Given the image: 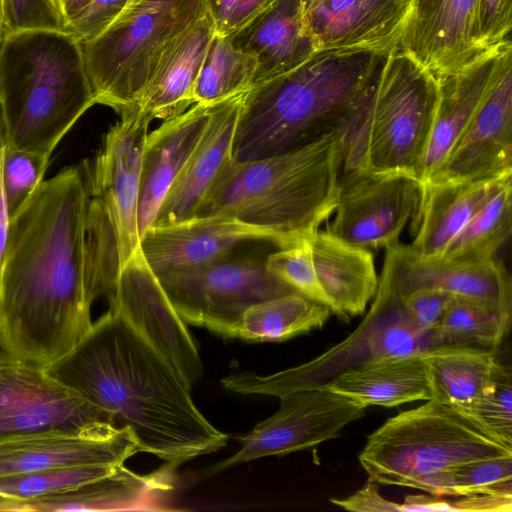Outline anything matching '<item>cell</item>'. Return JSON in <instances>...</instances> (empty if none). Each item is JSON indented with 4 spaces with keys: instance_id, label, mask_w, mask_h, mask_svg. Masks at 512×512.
Instances as JSON below:
<instances>
[{
    "instance_id": "cell-1",
    "label": "cell",
    "mask_w": 512,
    "mask_h": 512,
    "mask_svg": "<svg viewBox=\"0 0 512 512\" xmlns=\"http://www.w3.org/2000/svg\"><path fill=\"white\" fill-rule=\"evenodd\" d=\"M84 162L43 181L10 218L0 291V347L46 367L92 325Z\"/></svg>"
},
{
    "instance_id": "cell-2",
    "label": "cell",
    "mask_w": 512,
    "mask_h": 512,
    "mask_svg": "<svg viewBox=\"0 0 512 512\" xmlns=\"http://www.w3.org/2000/svg\"><path fill=\"white\" fill-rule=\"evenodd\" d=\"M62 386L135 435L140 452L178 466L229 436L196 407L191 386L121 313L109 308L65 355L44 367Z\"/></svg>"
},
{
    "instance_id": "cell-3",
    "label": "cell",
    "mask_w": 512,
    "mask_h": 512,
    "mask_svg": "<svg viewBox=\"0 0 512 512\" xmlns=\"http://www.w3.org/2000/svg\"><path fill=\"white\" fill-rule=\"evenodd\" d=\"M391 52L318 50L288 72L251 87L243 96L232 160L247 162L289 152L347 127Z\"/></svg>"
},
{
    "instance_id": "cell-4",
    "label": "cell",
    "mask_w": 512,
    "mask_h": 512,
    "mask_svg": "<svg viewBox=\"0 0 512 512\" xmlns=\"http://www.w3.org/2000/svg\"><path fill=\"white\" fill-rule=\"evenodd\" d=\"M345 134L346 127L282 154L230 159L196 216H232L277 233L288 246L311 240L336 206Z\"/></svg>"
},
{
    "instance_id": "cell-5",
    "label": "cell",
    "mask_w": 512,
    "mask_h": 512,
    "mask_svg": "<svg viewBox=\"0 0 512 512\" xmlns=\"http://www.w3.org/2000/svg\"><path fill=\"white\" fill-rule=\"evenodd\" d=\"M0 101L8 145L51 156L77 120L96 104L81 44L64 30L4 35Z\"/></svg>"
},
{
    "instance_id": "cell-6",
    "label": "cell",
    "mask_w": 512,
    "mask_h": 512,
    "mask_svg": "<svg viewBox=\"0 0 512 512\" xmlns=\"http://www.w3.org/2000/svg\"><path fill=\"white\" fill-rule=\"evenodd\" d=\"M437 102L436 77L408 54L392 51L346 127L343 171L404 173L422 182Z\"/></svg>"
},
{
    "instance_id": "cell-7",
    "label": "cell",
    "mask_w": 512,
    "mask_h": 512,
    "mask_svg": "<svg viewBox=\"0 0 512 512\" xmlns=\"http://www.w3.org/2000/svg\"><path fill=\"white\" fill-rule=\"evenodd\" d=\"M512 454L454 408L434 399L389 418L367 437L359 462L378 484L442 496L445 475L472 460Z\"/></svg>"
},
{
    "instance_id": "cell-8",
    "label": "cell",
    "mask_w": 512,
    "mask_h": 512,
    "mask_svg": "<svg viewBox=\"0 0 512 512\" xmlns=\"http://www.w3.org/2000/svg\"><path fill=\"white\" fill-rule=\"evenodd\" d=\"M152 119L139 107L112 125L100 149L85 160L89 202L87 238L93 298L108 296L139 248V181Z\"/></svg>"
},
{
    "instance_id": "cell-9",
    "label": "cell",
    "mask_w": 512,
    "mask_h": 512,
    "mask_svg": "<svg viewBox=\"0 0 512 512\" xmlns=\"http://www.w3.org/2000/svg\"><path fill=\"white\" fill-rule=\"evenodd\" d=\"M206 12V0H132L100 35L80 43L96 104L120 116L137 109L162 50Z\"/></svg>"
},
{
    "instance_id": "cell-10",
    "label": "cell",
    "mask_w": 512,
    "mask_h": 512,
    "mask_svg": "<svg viewBox=\"0 0 512 512\" xmlns=\"http://www.w3.org/2000/svg\"><path fill=\"white\" fill-rule=\"evenodd\" d=\"M373 303L361 324L347 338L318 357L270 375L252 371L221 379L222 386L242 395L286 394L324 388L339 375L377 361L425 354L437 348L408 317L401 296L381 273Z\"/></svg>"
},
{
    "instance_id": "cell-11",
    "label": "cell",
    "mask_w": 512,
    "mask_h": 512,
    "mask_svg": "<svg viewBox=\"0 0 512 512\" xmlns=\"http://www.w3.org/2000/svg\"><path fill=\"white\" fill-rule=\"evenodd\" d=\"M180 318L222 337L236 338L252 305L296 292L273 276L264 260L230 256L198 266L155 274Z\"/></svg>"
},
{
    "instance_id": "cell-12",
    "label": "cell",
    "mask_w": 512,
    "mask_h": 512,
    "mask_svg": "<svg viewBox=\"0 0 512 512\" xmlns=\"http://www.w3.org/2000/svg\"><path fill=\"white\" fill-rule=\"evenodd\" d=\"M122 428L109 414L52 379L44 367L0 347V442L47 430L113 436Z\"/></svg>"
},
{
    "instance_id": "cell-13",
    "label": "cell",
    "mask_w": 512,
    "mask_h": 512,
    "mask_svg": "<svg viewBox=\"0 0 512 512\" xmlns=\"http://www.w3.org/2000/svg\"><path fill=\"white\" fill-rule=\"evenodd\" d=\"M423 183L404 173L344 171L327 231L353 245L388 248L418 212Z\"/></svg>"
},
{
    "instance_id": "cell-14",
    "label": "cell",
    "mask_w": 512,
    "mask_h": 512,
    "mask_svg": "<svg viewBox=\"0 0 512 512\" xmlns=\"http://www.w3.org/2000/svg\"><path fill=\"white\" fill-rule=\"evenodd\" d=\"M365 407L325 388L301 390L280 397L279 409L237 438L240 449L219 462L211 473L267 456H283L340 436L362 418Z\"/></svg>"
},
{
    "instance_id": "cell-15",
    "label": "cell",
    "mask_w": 512,
    "mask_h": 512,
    "mask_svg": "<svg viewBox=\"0 0 512 512\" xmlns=\"http://www.w3.org/2000/svg\"><path fill=\"white\" fill-rule=\"evenodd\" d=\"M107 297L109 308L128 319L192 387L203 374L196 343L140 247L121 270Z\"/></svg>"
},
{
    "instance_id": "cell-16",
    "label": "cell",
    "mask_w": 512,
    "mask_h": 512,
    "mask_svg": "<svg viewBox=\"0 0 512 512\" xmlns=\"http://www.w3.org/2000/svg\"><path fill=\"white\" fill-rule=\"evenodd\" d=\"M267 241L288 246L277 233L221 214L150 225L140 236V250L155 274L186 269L230 256L242 242Z\"/></svg>"
},
{
    "instance_id": "cell-17",
    "label": "cell",
    "mask_w": 512,
    "mask_h": 512,
    "mask_svg": "<svg viewBox=\"0 0 512 512\" xmlns=\"http://www.w3.org/2000/svg\"><path fill=\"white\" fill-rule=\"evenodd\" d=\"M511 160L512 60L503 67L443 164L426 182L495 179L512 173Z\"/></svg>"
},
{
    "instance_id": "cell-18",
    "label": "cell",
    "mask_w": 512,
    "mask_h": 512,
    "mask_svg": "<svg viewBox=\"0 0 512 512\" xmlns=\"http://www.w3.org/2000/svg\"><path fill=\"white\" fill-rule=\"evenodd\" d=\"M478 0H410L398 43L435 77L455 72L483 52L478 42Z\"/></svg>"
},
{
    "instance_id": "cell-19",
    "label": "cell",
    "mask_w": 512,
    "mask_h": 512,
    "mask_svg": "<svg viewBox=\"0 0 512 512\" xmlns=\"http://www.w3.org/2000/svg\"><path fill=\"white\" fill-rule=\"evenodd\" d=\"M315 51L398 48L410 0H300Z\"/></svg>"
},
{
    "instance_id": "cell-20",
    "label": "cell",
    "mask_w": 512,
    "mask_h": 512,
    "mask_svg": "<svg viewBox=\"0 0 512 512\" xmlns=\"http://www.w3.org/2000/svg\"><path fill=\"white\" fill-rule=\"evenodd\" d=\"M381 273L400 296L436 289L512 312L511 276L496 259L480 263L428 259L417 255L409 245L398 243L386 248Z\"/></svg>"
},
{
    "instance_id": "cell-21",
    "label": "cell",
    "mask_w": 512,
    "mask_h": 512,
    "mask_svg": "<svg viewBox=\"0 0 512 512\" xmlns=\"http://www.w3.org/2000/svg\"><path fill=\"white\" fill-rule=\"evenodd\" d=\"M511 60L512 44L509 39L486 50L459 70L436 77L438 102L423 165L422 183L443 164L503 67Z\"/></svg>"
},
{
    "instance_id": "cell-22",
    "label": "cell",
    "mask_w": 512,
    "mask_h": 512,
    "mask_svg": "<svg viewBox=\"0 0 512 512\" xmlns=\"http://www.w3.org/2000/svg\"><path fill=\"white\" fill-rule=\"evenodd\" d=\"M138 452V441L128 427L113 436L41 431L0 442V476L75 465H121Z\"/></svg>"
},
{
    "instance_id": "cell-23",
    "label": "cell",
    "mask_w": 512,
    "mask_h": 512,
    "mask_svg": "<svg viewBox=\"0 0 512 512\" xmlns=\"http://www.w3.org/2000/svg\"><path fill=\"white\" fill-rule=\"evenodd\" d=\"M172 467L139 474L124 464L105 477L60 493L16 500L0 496V511H166Z\"/></svg>"
},
{
    "instance_id": "cell-24",
    "label": "cell",
    "mask_w": 512,
    "mask_h": 512,
    "mask_svg": "<svg viewBox=\"0 0 512 512\" xmlns=\"http://www.w3.org/2000/svg\"><path fill=\"white\" fill-rule=\"evenodd\" d=\"M244 94L216 102L205 132L169 188L151 225L174 223L197 215L220 171L232 159Z\"/></svg>"
},
{
    "instance_id": "cell-25",
    "label": "cell",
    "mask_w": 512,
    "mask_h": 512,
    "mask_svg": "<svg viewBox=\"0 0 512 512\" xmlns=\"http://www.w3.org/2000/svg\"><path fill=\"white\" fill-rule=\"evenodd\" d=\"M215 103H195L148 133L140 171V236L153 223L169 188L205 132Z\"/></svg>"
},
{
    "instance_id": "cell-26",
    "label": "cell",
    "mask_w": 512,
    "mask_h": 512,
    "mask_svg": "<svg viewBox=\"0 0 512 512\" xmlns=\"http://www.w3.org/2000/svg\"><path fill=\"white\" fill-rule=\"evenodd\" d=\"M214 33V22L206 12L162 50L138 104L152 120L176 117L195 104V83Z\"/></svg>"
},
{
    "instance_id": "cell-27",
    "label": "cell",
    "mask_w": 512,
    "mask_h": 512,
    "mask_svg": "<svg viewBox=\"0 0 512 512\" xmlns=\"http://www.w3.org/2000/svg\"><path fill=\"white\" fill-rule=\"evenodd\" d=\"M226 36L234 47L256 58L252 87L297 67L315 52L304 27L300 0H275Z\"/></svg>"
},
{
    "instance_id": "cell-28",
    "label": "cell",
    "mask_w": 512,
    "mask_h": 512,
    "mask_svg": "<svg viewBox=\"0 0 512 512\" xmlns=\"http://www.w3.org/2000/svg\"><path fill=\"white\" fill-rule=\"evenodd\" d=\"M310 241L315 269L331 312L345 321L363 314L379 281L372 253L327 230H319Z\"/></svg>"
},
{
    "instance_id": "cell-29",
    "label": "cell",
    "mask_w": 512,
    "mask_h": 512,
    "mask_svg": "<svg viewBox=\"0 0 512 512\" xmlns=\"http://www.w3.org/2000/svg\"><path fill=\"white\" fill-rule=\"evenodd\" d=\"M499 178L423 183L421 203L412 220L411 249L423 258L442 257Z\"/></svg>"
},
{
    "instance_id": "cell-30",
    "label": "cell",
    "mask_w": 512,
    "mask_h": 512,
    "mask_svg": "<svg viewBox=\"0 0 512 512\" xmlns=\"http://www.w3.org/2000/svg\"><path fill=\"white\" fill-rule=\"evenodd\" d=\"M367 408L432 398L424 354L390 358L347 371L325 387Z\"/></svg>"
},
{
    "instance_id": "cell-31",
    "label": "cell",
    "mask_w": 512,
    "mask_h": 512,
    "mask_svg": "<svg viewBox=\"0 0 512 512\" xmlns=\"http://www.w3.org/2000/svg\"><path fill=\"white\" fill-rule=\"evenodd\" d=\"M432 398L454 409L465 406L494 384L500 362L495 351L438 347L424 354Z\"/></svg>"
},
{
    "instance_id": "cell-32",
    "label": "cell",
    "mask_w": 512,
    "mask_h": 512,
    "mask_svg": "<svg viewBox=\"0 0 512 512\" xmlns=\"http://www.w3.org/2000/svg\"><path fill=\"white\" fill-rule=\"evenodd\" d=\"M511 175L496 181L487 198L438 259L456 263L496 259L511 234Z\"/></svg>"
},
{
    "instance_id": "cell-33",
    "label": "cell",
    "mask_w": 512,
    "mask_h": 512,
    "mask_svg": "<svg viewBox=\"0 0 512 512\" xmlns=\"http://www.w3.org/2000/svg\"><path fill=\"white\" fill-rule=\"evenodd\" d=\"M330 309L298 292L250 306L243 314L236 338L249 342L283 341L321 328Z\"/></svg>"
},
{
    "instance_id": "cell-34",
    "label": "cell",
    "mask_w": 512,
    "mask_h": 512,
    "mask_svg": "<svg viewBox=\"0 0 512 512\" xmlns=\"http://www.w3.org/2000/svg\"><path fill=\"white\" fill-rule=\"evenodd\" d=\"M511 323V313L492 305L453 296L432 333L435 346L496 351Z\"/></svg>"
},
{
    "instance_id": "cell-35",
    "label": "cell",
    "mask_w": 512,
    "mask_h": 512,
    "mask_svg": "<svg viewBox=\"0 0 512 512\" xmlns=\"http://www.w3.org/2000/svg\"><path fill=\"white\" fill-rule=\"evenodd\" d=\"M257 60L214 33L194 87L195 103H215L248 91L254 81Z\"/></svg>"
},
{
    "instance_id": "cell-36",
    "label": "cell",
    "mask_w": 512,
    "mask_h": 512,
    "mask_svg": "<svg viewBox=\"0 0 512 512\" xmlns=\"http://www.w3.org/2000/svg\"><path fill=\"white\" fill-rule=\"evenodd\" d=\"M118 466L120 465H75L0 476V496L29 500L60 493L108 476Z\"/></svg>"
},
{
    "instance_id": "cell-37",
    "label": "cell",
    "mask_w": 512,
    "mask_h": 512,
    "mask_svg": "<svg viewBox=\"0 0 512 512\" xmlns=\"http://www.w3.org/2000/svg\"><path fill=\"white\" fill-rule=\"evenodd\" d=\"M473 494L512 496V454L472 460L447 472L442 496Z\"/></svg>"
},
{
    "instance_id": "cell-38",
    "label": "cell",
    "mask_w": 512,
    "mask_h": 512,
    "mask_svg": "<svg viewBox=\"0 0 512 512\" xmlns=\"http://www.w3.org/2000/svg\"><path fill=\"white\" fill-rule=\"evenodd\" d=\"M494 440L512 448V374L498 366L493 386L473 402L456 408Z\"/></svg>"
},
{
    "instance_id": "cell-39",
    "label": "cell",
    "mask_w": 512,
    "mask_h": 512,
    "mask_svg": "<svg viewBox=\"0 0 512 512\" xmlns=\"http://www.w3.org/2000/svg\"><path fill=\"white\" fill-rule=\"evenodd\" d=\"M50 156L7 145L2 153V185L11 218L32 196L49 165Z\"/></svg>"
},
{
    "instance_id": "cell-40",
    "label": "cell",
    "mask_w": 512,
    "mask_h": 512,
    "mask_svg": "<svg viewBox=\"0 0 512 512\" xmlns=\"http://www.w3.org/2000/svg\"><path fill=\"white\" fill-rule=\"evenodd\" d=\"M264 261L273 276L296 292L327 306L331 311L330 301L315 269L310 240L278 248L268 254Z\"/></svg>"
},
{
    "instance_id": "cell-41",
    "label": "cell",
    "mask_w": 512,
    "mask_h": 512,
    "mask_svg": "<svg viewBox=\"0 0 512 512\" xmlns=\"http://www.w3.org/2000/svg\"><path fill=\"white\" fill-rule=\"evenodd\" d=\"M3 36L35 29L64 30L55 0H2Z\"/></svg>"
},
{
    "instance_id": "cell-42",
    "label": "cell",
    "mask_w": 512,
    "mask_h": 512,
    "mask_svg": "<svg viewBox=\"0 0 512 512\" xmlns=\"http://www.w3.org/2000/svg\"><path fill=\"white\" fill-rule=\"evenodd\" d=\"M132 0H90L65 26L79 43L100 35L126 9Z\"/></svg>"
},
{
    "instance_id": "cell-43",
    "label": "cell",
    "mask_w": 512,
    "mask_h": 512,
    "mask_svg": "<svg viewBox=\"0 0 512 512\" xmlns=\"http://www.w3.org/2000/svg\"><path fill=\"white\" fill-rule=\"evenodd\" d=\"M452 298L450 293L436 289H420L401 296L404 309L413 325L421 333L431 337Z\"/></svg>"
},
{
    "instance_id": "cell-44",
    "label": "cell",
    "mask_w": 512,
    "mask_h": 512,
    "mask_svg": "<svg viewBox=\"0 0 512 512\" xmlns=\"http://www.w3.org/2000/svg\"><path fill=\"white\" fill-rule=\"evenodd\" d=\"M511 27L512 0H478V42L483 51L509 40Z\"/></svg>"
},
{
    "instance_id": "cell-45",
    "label": "cell",
    "mask_w": 512,
    "mask_h": 512,
    "mask_svg": "<svg viewBox=\"0 0 512 512\" xmlns=\"http://www.w3.org/2000/svg\"><path fill=\"white\" fill-rule=\"evenodd\" d=\"M330 501L345 510L356 512H399L400 504L384 498L377 483L371 479L347 498H331Z\"/></svg>"
},
{
    "instance_id": "cell-46",
    "label": "cell",
    "mask_w": 512,
    "mask_h": 512,
    "mask_svg": "<svg viewBox=\"0 0 512 512\" xmlns=\"http://www.w3.org/2000/svg\"><path fill=\"white\" fill-rule=\"evenodd\" d=\"M454 511H512V496L473 494L451 502Z\"/></svg>"
},
{
    "instance_id": "cell-47",
    "label": "cell",
    "mask_w": 512,
    "mask_h": 512,
    "mask_svg": "<svg viewBox=\"0 0 512 512\" xmlns=\"http://www.w3.org/2000/svg\"><path fill=\"white\" fill-rule=\"evenodd\" d=\"M274 2L275 0H239L229 20L225 36L246 25Z\"/></svg>"
},
{
    "instance_id": "cell-48",
    "label": "cell",
    "mask_w": 512,
    "mask_h": 512,
    "mask_svg": "<svg viewBox=\"0 0 512 512\" xmlns=\"http://www.w3.org/2000/svg\"><path fill=\"white\" fill-rule=\"evenodd\" d=\"M410 511H454L451 502L443 501L434 496L407 495L400 504L399 512Z\"/></svg>"
},
{
    "instance_id": "cell-49",
    "label": "cell",
    "mask_w": 512,
    "mask_h": 512,
    "mask_svg": "<svg viewBox=\"0 0 512 512\" xmlns=\"http://www.w3.org/2000/svg\"><path fill=\"white\" fill-rule=\"evenodd\" d=\"M239 0H206L207 12L211 16L215 33L225 35L226 29Z\"/></svg>"
},
{
    "instance_id": "cell-50",
    "label": "cell",
    "mask_w": 512,
    "mask_h": 512,
    "mask_svg": "<svg viewBox=\"0 0 512 512\" xmlns=\"http://www.w3.org/2000/svg\"><path fill=\"white\" fill-rule=\"evenodd\" d=\"M2 153L3 149L0 150V291H1V277H2V267H3V259L6 248L8 227L10 222L9 213L6 206L3 185H2V174H1V166H2Z\"/></svg>"
},
{
    "instance_id": "cell-51",
    "label": "cell",
    "mask_w": 512,
    "mask_h": 512,
    "mask_svg": "<svg viewBox=\"0 0 512 512\" xmlns=\"http://www.w3.org/2000/svg\"><path fill=\"white\" fill-rule=\"evenodd\" d=\"M66 23L80 12L90 0H55Z\"/></svg>"
},
{
    "instance_id": "cell-52",
    "label": "cell",
    "mask_w": 512,
    "mask_h": 512,
    "mask_svg": "<svg viewBox=\"0 0 512 512\" xmlns=\"http://www.w3.org/2000/svg\"><path fill=\"white\" fill-rule=\"evenodd\" d=\"M8 145V134L5 115L3 107L0 101V150L4 149Z\"/></svg>"
},
{
    "instance_id": "cell-53",
    "label": "cell",
    "mask_w": 512,
    "mask_h": 512,
    "mask_svg": "<svg viewBox=\"0 0 512 512\" xmlns=\"http://www.w3.org/2000/svg\"><path fill=\"white\" fill-rule=\"evenodd\" d=\"M3 38V15H2V0H0V43Z\"/></svg>"
}]
</instances>
